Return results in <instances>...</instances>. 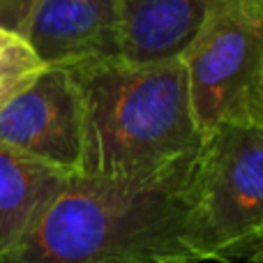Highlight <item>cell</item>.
<instances>
[{"mask_svg": "<svg viewBox=\"0 0 263 263\" xmlns=\"http://www.w3.org/2000/svg\"><path fill=\"white\" fill-rule=\"evenodd\" d=\"M196 157L136 180L72 173L0 263H201Z\"/></svg>", "mask_w": 263, "mask_h": 263, "instance_id": "obj_1", "label": "cell"}, {"mask_svg": "<svg viewBox=\"0 0 263 263\" xmlns=\"http://www.w3.org/2000/svg\"><path fill=\"white\" fill-rule=\"evenodd\" d=\"M67 67L81 100V173L114 180L153 178L201 150L203 132L182 58H92Z\"/></svg>", "mask_w": 263, "mask_h": 263, "instance_id": "obj_2", "label": "cell"}, {"mask_svg": "<svg viewBox=\"0 0 263 263\" xmlns=\"http://www.w3.org/2000/svg\"><path fill=\"white\" fill-rule=\"evenodd\" d=\"M192 240L203 261L250 259L263 247V125L222 123L194 171Z\"/></svg>", "mask_w": 263, "mask_h": 263, "instance_id": "obj_3", "label": "cell"}, {"mask_svg": "<svg viewBox=\"0 0 263 263\" xmlns=\"http://www.w3.org/2000/svg\"><path fill=\"white\" fill-rule=\"evenodd\" d=\"M180 58L203 139L222 123L263 125V0H217Z\"/></svg>", "mask_w": 263, "mask_h": 263, "instance_id": "obj_4", "label": "cell"}, {"mask_svg": "<svg viewBox=\"0 0 263 263\" xmlns=\"http://www.w3.org/2000/svg\"><path fill=\"white\" fill-rule=\"evenodd\" d=\"M0 143L65 173H81L83 116L67 65H46L0 111Z\"/></svg>", "mask_w": 263, "mask_h": 263, "instance_id": "obj_5", "label": "cell"}, {"mask_svg": "<svg viewBox=\"0 0 263 263\" xmlns=\"http://www.w3.org/2000/svg\"><path fill=\"white\" fill-rule=\"evenodd\" d=\"M120 0H42L26 42L44 65L120 58Z\"/></svg>", "mask_w": 263, "mask_h": 263, "instance_id": "obj_6", "label": "cell"}, {"mask_svg": "<svg viewBox=\"0 0 263 263\" xmlns=\"http://www.w3.org/2000/svg\"><path fill=\"white\" fill-rule=\"evenodd\" d=\"M217 0H120V58L134 63L180 58Z\"/></svg>", "mask_w": 263, "mask_h": 263, "instance_id": "obj_7", "label": "cell"}, {"mask_svg": "<svg viewBox=\"0 0 263 263\" xmlns=\"http://www.w3.org/2000/svg\"><path fill=\"white\" fill-rule=\"evenodd\" d=\"M67 176L72 173L0 143V261L16 247Z\"/></svg>", "mask_w": 263, "mask_h": 263, "instance_id": "obj_8", "label": "cell"}, {"mask_svg": "<svg viewBox=\"0 0 263 263\" xmlns=\"http://www.w3.org/2000/svg\"><path fill=\"white\" fill-rule=\"evenodd\" d=\"M44 67L23 37L0 28V111L14 95L30 86Z\"/></svg>", "mask_w": 263, "mask_h": 263, "instance_id": "obj_9", "label": "cell"}, {"mask_svg": "<svg viewBox=\"0 0 263 263\" xmlns=\"http://www.w3.org/2000/svg\"><path fill=\"white\" fill-rule=\"evenodd\" d=\"M42 0H0V28L23 37Z\"/></svg>", "mask_w": 263, "mask_h": 263, "instance_id": "obj_10", "label": "cell"}, {"mask_svg": "<svg viewBox=\"0 0 263 263\" xmlns=\"http://www.w3.org/2000/svg\"><path fill=\"white\" fill-rule=\"evenodd\" d=\"M250 263H263V247L259 252H254V254L250 256Z\"/></svg>", "mask_w": 263, "mask_h": 263, "instance_id": "obj_11", "label": "cell"}]
</instances>
